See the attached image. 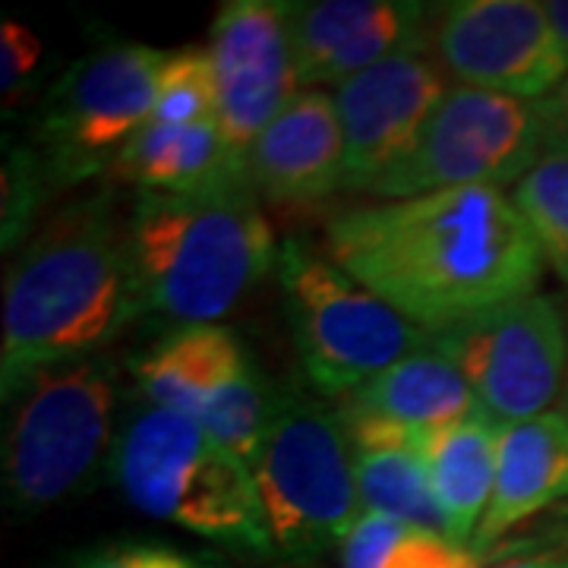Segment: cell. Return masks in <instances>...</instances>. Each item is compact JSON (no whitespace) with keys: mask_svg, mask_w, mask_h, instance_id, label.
<instances>
[{"mask_svg":"<svg viewBox=\"0 0 568 568\" xmlns=\"http://www.w3.org/2000/svg\"><path fill=\"white\" fill-rule=\"evenodd\" d=\"M325 250L426 332L534 294L544 268L508 193L493 186L347 209L325 224Z\"/></svg>","mask_w":568,"mask_h":568,"instance_id":"6da1fadb","label":"cell"},{"mask_svg":"<svg viewBox=\"0 0 568 568\" xmlns=\"http://www.w3.org/2000/svg\"><path fill=\"white\" fill-rule=\"evenodd\" d=\"M145 313L130 219L111 190L82 196L17 250L3 282L0 395L48 366L95 357Z\"/></svg>","mask_w":568,"mask_h":568,"instance_id":"7a4b0ae2","label":"cell"},{"mask_svg":"<svg viewBox=\"0 0 568 568\" xmlns=\"http://www.w3.org/2000/svg\"><path fill=\"white\" fill-rule=\"evenodd\" d=\"M130 246L145 313L178 325H219L244 304L282 246L253 183L193 193L136 190Z\"/></svg>","mask_w":568,"mask_h":568,"instance_id":"3957f363","label":"cell"},{"mask_svg":"<svg viewBox=\"0 0 568 568\" xmlns=\"http://www.w3.org/2000/svg\"><path fill=\"white\" fill-rule=\"evenodd\" d=\"M111 474L130 506L222 547L272 556L253 470L203 424L145 405L123 426Z\"/></svg>","mask_w":568,"mask_h":568,"instance_id":"277c9868","label":"cell"},{"mask_svg":"<svg viewBox=\"0 0 568 568\" xmlns=\"http://www.w3.org/2000/svg\"><path fill=\"white\" fill-rule=\"evenodd\" d=\"M253 477L272 556L284 562L310 566L345 547L364 518L345 420L304 392H275Z\"/></svg>","mask_w":568,"mask_h":568,"instance_id":"5b68a950","label":"cell"},{"mask_svg":"<svg viewBox=\"0 0 568 568\" xmlns=\"http://www.w3.org/2000/svg\"><path fill=\"white\" fill-rule=\"evenodd\" d=\"M3 499L17 511L61 506L114 458L118 376L104 354L48 366L7 402Z\"/></svg>","mask_w":568,"mask_h":568,"instance_id":"8992f818","label":"cell"},{"mask_svg":"<svg viewBox=\"0 0 568 568\" xmlns=\"http://www.w3.org/2000/svg\"><path fill=\"white\" fill-rule=\"evenodd\" d=\"M278 282L306 379L323 398H345L429 342L426 328L297 237L282 244Z\"/></svg>","mask_w":568,"mask_h":568,"instance_id":"52a82bcc","label":"cell"},{"mask_svg":"<svg viewBox=\"0 0 568 568\" xmlns=\"http://www.w3.org/2000/svg\"><path fill=\"white\" fill-rule=\"evenodd\" d=\"M164 51L114 41L73 63L44 95L36 152L51 186H77L111 171L123 145L152 123Z\"/></svg>","mask_w":568,"mask_h":568,"instance_id":"ba28073f","label":"cell"},{"mask_svg":"<svg viewBox=\"0 0 568 568\" xmlns=\"http://www.w3.org/2000/svg\"><path fill=\"white\" fill-rule=\"evenodd\" d=\"M544 155V130L534 102L470 85H452L414 149L366 193L410 200L439 190L515 186Z\"/></svg>","mask_w":568,"mask_h":568,"instance_id":"9c48e42d","label":"cell"},{"mask_svg":"<svg viewBox=\"0 0 568 568\" xmlns=\"http://www.w3.org/2000/svg\"><path fill=\"white\" fill-rule=\"evenodd\" d=\"M426 345L458 366L480 407L499 424L540 417L566 392V320L547 294L534 291L474 320L429 332Z\"/></svg>","mask_w":568,"mask_h":568,"instance_id":"30bf717a","label":"cell"},{"mask_svg":"<svg viewBox=\"0 0 568 568\" xmlns=\"http://www.w3.org/2000/svg\"><path fill=\"white\" fill-rule=\"evenodd\" d=\"M145 405L203 424L250 470L260 462L275 392H268L241 338L224 325H178L130 361Z\"/></svg>","mask_w":568,"mask_h":568,"instance_id":"8fae6325","label":"cell"},{"mask_svg":"<svg viewBox=\"0 0 568 568\" xmlns=\"http://www.w3.org/2000/svg\"><path fill=\"white\" fill-rule=\"evenodd\" d=\"M424 44L452 85L540 102L568 77V54L544 3L455 0L429 13Z\"/></svg>","mask_w":568,"mask_h":568,"instance_id":"7c38bea8","label":"cell"},{"mask_svg":"<svg viewBox=\"0 0 568 568\" xmlns=\"http://www.w3.org/2000/svg\"><path fill=\"white\" fill-rule=\"evenodd\" d=\"M215 121L234 152L250 145L301 92L284 0H227L209 32Z\"/></svg>","mask_w":568,"mask_h":568,"instance_id":"4fadbf2b","label":"cell"},{"mask_svg":"<svg viewBox=\"0 0 568 568\" xmlns=\"http://www.w3.org/2000/svg\"><path fill=\"white\" fill-rule=\"evenodd\" d=\"M452 89L426 44L335 85V114L345 136V190L366 193L388 168L405 159Z\"/></svg>","mask_w":568,"mask_h":568,"instance_id":"5bb4252c","label":"cell"},{"mask_svg":"<svg viewBox=\"0 0 568 568\" xmlns=\"http://www.w3.org/2000/svg\"><path fill=\"white\" fill-rule=\"evenodd\" d=\"M426 10L414 0L284 3L301 89L342 85L398 51L424 44Z\"/></svg>","mask_w":568,"mask_h":568,"instance_id":"9a60e30c","label":"cell"},{"mask_svg":"<svg viewBox=\"0 0 568 568\" xmlns=\"http://www.w3.org/2000/svg\"><path fill=\"white\" fill-rule=\"evenodd\" d=\"M253 190L268 203L316 205L345 190V136L335 99L301 89L246 152Z\"/></svg>","mask_w":568,"mask_h":568,"instance_id":"2e32d148","label":"cell"},{"mask_svg":"<svg viewBox=\"0 0 568 568\" xmlns=\"http://www.w3.org/2000/svg\"><path fill=\"white\" fill-rule=\"evenodd\" d=\"M556 503H568V417L547 410L521 424H506L493 499L470 544L474 556H487L508 530Z\"/></svg>","mask_w":568,"mask_h":568,"instance_id":"e0dca14e","label":"cell"},{"mask_svg":"<svg viewBox=\"0 0 568 568\" xmlns=\"http://www.w3.org/2000/svg\"><path fill=\"white\" fill-rule=\"evenodd\" d=\"M345 426L364 511L446 537V521L426 462V439L433 429H410L383 420H345Z\"/></svg>","mask_w":568,"mask_h":568,"instance_id":"ac0fdd59","label":"cell"},{"mask_svg":"<svg viewBox=\"0 0 568 568\" xmlns=\"http://www.w3.org/2000/svg\"><path fill=\"white\" fill-rule=\"evenodd\" d=\"M484 410L458 366L426 345L342 398V420L439 429Z\"/></svg>","mask_w":568,"mask_h":568,"instance_id":"d6986e66","label":"cell"},{"mask_svg":"<svg viewBox=\"0 0 568 568\" xmlns=\"http://www.w3.org/2000/svg\"><path fill=\"white\" fill-rule=\"evenodd\" d=\"M111 174L136 190L193 193L209 186L250 183L246 159L231 149L215 121L193 126L149 123L123 145Z\"/></svg>","mask_w":568,"mask_h":568,"instance_id":"ffe728a7","label":"cell"},{"mask_svg":"<svg viewBox=\"0 0 568 568\" xmlns=\"http://www.w3.org/2000/svg\"><path fill=\"white\" fill-rule=\"evenodd\" d=\"M503 426L487 410H477L458 424L439 426L426 439V462L433 477V493L446 521V537L458 547L474 544V534L487 515Z\"/></svg>","mask_w":568,"mask_h":568,"instance_id":"44dd1931","label":"cell"},{"mask_svg":"<svg viewBox=\"0 0 568 568\" xmlns=\"http://www.w3.org/2000/svg\"><path fill=\"white\" fill-rule=\"evenodd\" d=\"M345 568H480L474 549L443 534L364 511L342 547Z\"/></svg>","mask_w":568,"mask_h":568,"instance_id":"7402d4cb","label":"cell"},{"mask_svg":"<svg viewBox=\"0 0 568 568\" xmlns=\"http://www.w3.org/2000/svg\"><path fill=\"white\" fill-rule=\"evenodd\" d=\"M508 200L544 263L568 284V149H547L511 186Z\"/></svg>","mask_w":568,"mask_h":568,"instance_id":"603a6c76","label":"cell"},{"mask_svg":"<svg viewBox=\"0 0 568 568\" xmlns=\"http://www.w3.org/2000/svg\"><path fill=\"white\" fill-rule=\"evenodd\" d=\"M209 121H215V80L205 48L171 51L159 73L152 123L193 126Z\"/></svg>","mask_w":568,"mask_h":568,"instance_id":"cb8c5ba5","label":"cell"},{"mask_svg":"<svg viewBox=\"0 0 568 568\" xmlns=\"http://www.w3.org/2000/svg\"><path fill=\"white\" fill-rule=\"evenodd\" d=\"M51 178L44 171L36 145H7L3 159V253L20 250L32 237V224L51 193Z\"/></svg>","mask_w":568,"mask_h":568,"instance_id":"d4e9b609","label":"cell"},{"mask_svg":"<svg viewBox=\"0 0 568 568\" xmlns=\"http://www.w3.org/2000/svg\"><path fill=\"white\" fill-rule=\"evenodd\" d=\"M61 568H212L205 559L164 544H104L67 559Z\"/></svg>","mask_w":568,"mask_h":568,"instance_id":"484cf974","label":"cell"},{"mask_svg":"<svg viewBox=\"0 0 568 568\" xmlns=\"http://www.w3.org/2000/svg\"><path fill=\"white\" fill-rule=\"evenodd\" d=\"M41 58V41L36 32H29L22 22H3V36H0V89L3 99L10 102V95H17L22 89L26 77L36 70Z\"/></svg>","mask_w":568,"mask_h":568,"instance_id":"4316f807","label":"cell"},{"mask_svg":"<svg viewBox=\"0 0 568 568\" xmlns=\"http://www.w3.org/2000/svg\"><path fill=\"white\" fill-rule=\"evenodd\" d=\"M540 130H544V152L547 149H568V77L540 102H534Z\"/></svg>","mask_w":568,"mask_h":568,"instance_id":"83f0119b","label":"cell"},{"mask_svg":"<svg viewBox=\"0 0 568 568\" xmlns=\"http://www.w3.org/2000/svg\"><path fill=\"white\" fill-rule=\"evenodd\" d=\"M544 7H547L549 22H552V29H556V36H559L568 54V0H549Z\"/></svg>","mask_w":568,"mask_h":568,"instance_id":"f1b7e54d","label":"cell"},{"mask_svg":"<svg viewBox=\"0 0 568 568\" xmlns=\"http://www.w3.org/2000/svg\"><path fill=\"white\" fill-rule=\"evenodd\" d=\"M496 568H568V559L562 556H534V559H511Z\"/></svg>","mask_w":568,"mask_h":568,"instance_id":"f546056e","label":"cell"},{"mask_svg":"<svg viewBox=\"0 0 568 568\" xmlns=\"http://www.w3.org/2000/svg\"><path fill=\"white\" fill-rule=\"evenodd\" d=\"M559 402H562V414L568 417V379H566V392H562V398H559Z\"/></svg>","mask_w":568,"mask_h":568,"instance_id":"4dcf8cb0","label":"cell"}]
</instances>
